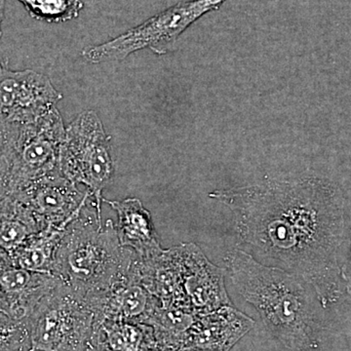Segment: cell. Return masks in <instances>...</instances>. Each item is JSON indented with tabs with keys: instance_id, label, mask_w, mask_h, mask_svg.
Here are the masks:
<instances>
[{
	"instance_id": "6da1fadb",
	"label": "cell",
	"mask_w": 351,
	"mask_h": 351,
	"mask_svg": "<svg viewBox=\"0 0 351 351\" xmlns=\"http://www.w3.org/2000/svg\"><path fill=\"white\" fill-rule=\"evenodd\" d=\"M209 197L232 210L240 241L311 284L321 306L328 307L350 295V277L341 263L346 243L345 199L331 182L316 177L267 180L218 189Z\"/></svg>"
},
{
	"instance_id": "7a4b0ae2",
	"label": "cell",
	"mask_w": 351,
	"mask_h": 351,
	"mask_svg": "<svg viewBox=\"0 0 351 351\" xmlns=\"http://www.w3.org/2000/svg\"><path fill=\"white\" fill-rule=\"evenodd\" d=\"M226 263L232 284L256 307L274 338L292 351H314L319 346L313 299L301 277L267 267L234 249Z\"/></svg>"
},
{
	"instance_id": "3957f363",
	"label": "cell",
	"mask_w": 351,
	"mask_h": 351,
	"mask_svg": "<svg viewBox=\"0 0 351 351\" xmlns=\"http://www.w3.org/2000/svg\"><path fill=\"white\" fill-rule=\"evenodd\" d=\"M135 253L119 243L114 223L105 225L93 202L66 226L58 244L52 274L64 286L94 302L128 274Z\"/></svg>"
},
{
	"instance_id": "277c9868",
	"label": "cell",
	"mask_w": 351,
	"mask_h": 351,
	"mask_svg": "<svg viewBox=\"0 0 351 351\" xmlns=\"http://www.w3.org/2000/svg\"><path fill=\"white\" fill-rule=\"evenodd\" d=\"M225 269L214 265L193 243L164 250L149 267V289L161 306L195 315L232 306L223 283Z\"/></svg>"
},
{
	"instance_id": "5b68a950",
	"label": "cell",
	"mask_w": 351,
	"mask_h": 351,
	"mask_svg": "<svg viewBox=\"0 0 351 351\" xmlns=\"http://www.w3.org/2000/svg\"><path fill=\"white\" fill-rule=\"evenodd\" d=\"M32 350L89 351L96 313L86 298L60 282L27 318Z\"/></svg>"
},
{
	"instance_id": "8992f818",
	"label": "cell",
	"mask_w": 351,
	"mask_h": 351,
	"mask_svg": "<svg viewBox=\"0 0 351 351\" xmlns=\"http://www.w3.org/2000/svg\"><path fill=\"white\" fill-rule=\"evenodd\" d=\"M110 142L98 113L85 110L66 127L60 154V173L86 188L101 218L103 191L114 175Z\"/></svg>"
},
{
	"instance_id": "52a82bcc",
	"label": "cell",
	"mask_w": 351,
	"mask_h": 351,
	"mask_svg": "<svg viewBox=\"0 0 351 351\" xmlns=\"http://www.w3.org/2000/svg\"><path fill=\"white\" fill-rule=\"evenodd\" d=\"M226 0L182 1L152 16L142 24L117 38L87 47L82 55L90 64L122 61L132 53L143 49L154 54H167L174 49L180 36L205 14L218 10Z\"/></svg>"
},
{
	"instance_id": "ba28073f",
	"label": "cell",
	"mask_w": 351,
	"mask_h": 351,
	"mask_svg": "<svg viewBox=\"0 0 351 351\" xmlns=\"http://www.w3.org/2000/svg\"><path fill=\"white\" fill-rule=\"evenodd\" d=\"M66 127L58 108L29 122L18 125L5 195L22 191L32 182L60 173V154Z\"/></svg>"
},
{
	"instance_id": "9c48e42d",
	"label": "cell",
	"mask_w": 351,
	"mask_h": 351,
	"mask_svg": "<svg viewBox=\"0 0 351 351\" xmlns=\"http://www.w3.org/2000/svg\"><path fill=\"white\" fill-rule=\"evenodd\" d=\"M64 98L50 78L32 69L12 71L0 66V119L9 123H29L58 108Z\"/></svg>"
},
{
	"instance_id": "30bf717a",
	"label": "cell",
	"mask_w": 351,
	"mask_h": 351,
	"mask_svg": "<svg viewBox=\"0 0 351 351\" xmlns=\"http://www.w3.org/2000/svg\"><path fill=\"white\" fill-rule=\"evenodd\" d=\"M47 226H60L75 218L91 199L87 191L61 174L48 176L13 195Z\"/></svg>"
},
{
	"instance_id": "8fae6325",
	"label": "cell",
	"mask_w": 351,
	"mask_h": 351,
	"mask_svg": "<svg viewBox=\"0 0 351 351\" xmlns=\"http://www.w3.org/2000/svg\"><path fill=\"white\" fill-rule=\"evenodd\" d=\"M60 281L49 274L23 269L0 250V311L27 319L36 304Z\"/></svg>"
},
{
	"instance_id": "7c38bea8",
	"label": "cell",
	"mask_w": 351,
	"mask_h": 351,
	"mask_svg": "<svg viewBox=\"0 0 351 351\" xmlns=\"http://www.w3.org/2000/svg\"><path fill=\"white\" fill-rule=\"evenodd\" d=\"M254 325L255 321L232 304L221 306L196 316L181 346L191 351H230Z\"/></svg>"
},
{
	"instance_id": "4fadbf2b",
	"label": "cell",
	"mask_w": 351,
	"mask_h": 351,
	"mask_svg": "<svg viewBox=\"0 0 351 351\" xmlns=\"http://www.w3.org/2000/svg\"><path fill=\"white\" fill-rule=\"evenodd\" d=\"M117 214L115 226L119 243L124 248L130 249L142 260H152L164 251L152 215L145 209L138 198H126L124 200H108L103 198Z\"/></svg>"
},
{
	"instance_id": "5bb4252c",
	"label": "cell",
	"mask_w": 351,
	"mask_h": 351,
	"mask_svg": "<svg viewBox=\"0 0 351 351\" xmlns=\"http://www.w3.org/2000/svg\"><path fill=\"white\" fill-rule=\"evenodd\" d=\"M154 329L144 323L97 321L92 351H156Z\"/></svg>"
},
{
	"instance_id": "9a60e30c",
	"label": "cell",
	"mask_w": 351,
	"mask_h": 351,
	"mask_svg": "<svg viewBox=\"0 0 351 351\" xmlns=\"http://www.w3.org/2000/svg\"><path fill=\"white\" fill-rule=\"evenodd\" d=\"M71 221L60 226H49L34 235L24 246L9 254L11 262L23 269L52 274L58 244Z\"/></svg>"
},
{
	"instance_id": "2e32d148",
	"label": "cell",
	"mask_w": 351,
	"mask_h": 351,
	"mask_svg": "<svg viewBox=\"0 0 351 351\" xmlns=\"http://www.w3.org/2000/svg\"><path fill=\"white\" fill-rule=\"evenodd\" d=\"M32 19L61 24L76 19L84 8L83 0H18Z\"/></svg>"
},
{
	"instance_id": "e0dca14e",
	"label": "cell",
	"mask_w": 351,
	"mask_h": 351,
	"mask_svg": "<svg viewBox=\"0 0 351 351\" xmlns=\"http://www.w3.org/2000/svg\"><path fill=\"white\" fill-rule=\"evenodd\" d=\"M0 351H32L27 319H19L0 311Z\"/></svg>"
},
{
	"instance_id": "ac0fdd59",
	"label": "cell",
	"mask_w": 351,
	"mask_h": 351,
	"mask_svg": "<svg viewBox=\"0 0 351 351\" xmlns=\"http://www.w3.org/2000/svg\"><path fill=\"white\" fill-rule=\"evenodd\" d=\"M18 124L0 119V197L5 195L7 176L10 168Z\"/></svg>"
},
{
	"instance_id": "d6986e66",
	"label": "cell",
	"mask_w": 351,
	"mask_h": 351,
	"mask_svg": "<svg viewBox=\"0 0 351 351\" xmlns=\"http://www.w3.org/2000/svg\"><path fill=\"white\" fill-rule=\"evenodd\" d=\"M7 0H0V39L2 38V23H3L4 15H5V6ZM6 60L0 57V66L6 63Z\"/></svg>"
},
{
	"instance_id": "ffe728a7",
	"label": "cell",
	"mask_w": 351,
	"mask_h": 351,
	"mask_svg": "<svg viewBox=\"0 0 351 351\" xmlns=\"http://www.w3.org/2000/svg\"><path fill=\"white\" fill-rule=\"evenodd\" d=\"M156 351H191L182 346H177V348H157Z\"/></svg>"
},
{
	"instance_id": "44dd1931",
	"label": "cell",
	"mask_w": 351,
	"mask_h": 351,
	"mask_svg": "<svg viewBox=\"0 0 351 351\" xmlns=\"http://www.w3.org/2000/svg\"><path fill=\"white\" fill-rule=\"evenodd\" d=\"M32 351H38V350H32Z\"/></svg>"
},
{
	"instance_id": "7402d4cb",
	"label": "cell",
	"mask_w": 351,
	"mask_h": 351,
	"mask_svg": "<svg viewBox=\"0 0 351 351\" xmlns=\"http://www.w3.org/2000/svg\"><path fill=\"white\" fill-rule=\"evenodd\" d=\"M89 351H92V350H89Z\"/></svg>"
}]
</instances>
